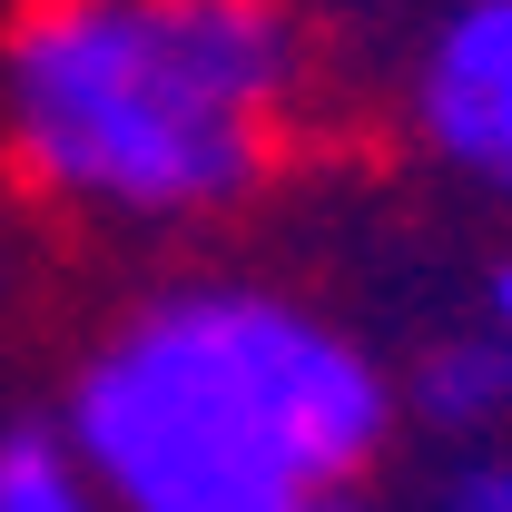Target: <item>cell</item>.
Segmentation results:
<instances>
[{
    "instance_id": "cell-2",
    "label": "cell",
    "mask_w": 512,
    "mask_h": 512,
    "mask_svg": "<svg viewBox=\"0 0 512 512\" xmlns=\"http://www.w3.org/2000/svg\"><path fill=\"white\" fill-rule=\"evenodd\" d=\"M296 89L276 0H30L0 50L10 148L69 207L207 217L266 178Z\"/></svg>"
},
{
    "instance_id": "cell-6",
    "label": "cell",
    "mask_w": 512,
    "mask_h": 512,
    "mask_svg": "<svg viewBox=\"0 0 512 512\" xmlns=\"http://www.w3.org/2000/svg\"><path fill=\"white\" fill-rule=\"evenodd\" d=\"M434 512H512V434L463 453L444 473V493H434Z\"/></svg>"
},
{
    "instance_id": "cell-1",
    "label": "cell",
    "mask_w": 512,
    "mask_h": 512,
    "mask_svg": "<svg viewBox=\"0 0 512 512\" xmlns=\"http://www.w3.org/2000/svg\"><path fill=\"white\" fill-rule=\"evenodd\" d=\"M69 453L109 512H316L394 434L345 325L266 286H168L79 365Z\"/></svg>"
},
{
    "instance_id": "cell-8",
    "label": "cell",
    "mask_w": 512,
    "mask_h": 512,
    "mask_svg": "<svg viewBox=\"0 0 512 512\" xmlns=\"http://www.w3.org/2000/svg\"><path fill=\"white\" fill-rule=\"evenodd\" d=\"M316 512H355V503H316Z\"/></svg>"
},
{
    "instance_id": "cell-3",
    "label": "cell",
    "mask_w": 512,
    "mask_h": 512,
    "mask_svg": "<svg viewBox=\"0 0 512 512\" xmlns=\"http://www.w3.org/2000/svg\"><path fill=\"white\" fill-rule=\"evenodd\" d=\"M414 128L473 188L512 197V0H463L424 40L414 69Z\"/></svg>"
},
{
    "instance_id": "cell-7",
    "label": "cell",
    "mask_w": 512,
    "mask_h": 512,
    "mask_svg": "<svg viewBox=\"0 0 512 512\" xmlns=\"http://www.w3.org/2000/svg\"><path fill=\"white\" fill-rule=\"evenodd\" d=\"M483 335H503V345H512V256L483 276Z\"/></svg>"
},
{
    "instance_id": "cell-4",
    "label": "cell",
    "mask_w": 512,
    "mask_h": 512,
    "mask_svg": "<svg viewBox=\"0 0 512 512\" xmlns=\"http://www.w3.org/2000/svg\"><path fill=\"white\" fill-rule=\"evenodd\" d=\"M404 414L424 424V434H444V444H483V434H503L512 424V345L503 335H434L424 355H414V375H404Z\"/></svg>"
},
{
    "instance_id": "cell-5",
    "label": "cell",
    "mask_w": 512,
    "mask_h": 512,
    "mask_svg": "<svg viewBox=\"0 0 512 512\" xmlns=\"http://www.w3.org/2000/svg\"><path fill=\"white\" fill-rule=\"evenodd\" d=\"M0 512H109V503L79 473L60 424H10L0 434Z\"/></svg>"
}]
</instances>
